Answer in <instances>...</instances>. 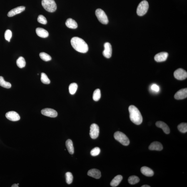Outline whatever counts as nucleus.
<instances>
[{"label": "nucleus", "instance_id": "nucleus-37", "mask_svg": "<svg viewBox=\"0 0 187 187\" xmlns=\"http://www.w3.org/2000/svg\"><path fill=\"white\" fill-rule=\"evenodd\" d=\"M150 186L149 185H143L142 186H141V187H150Z\"/></svg>", "mask_w": 187, "mask_h": 187}, {"label": "nucleus", "instance_id": "nucleus-8", "mask_svg": "<svg viewBox=\"0 0 187 187\" xmlns=\"http://www.w3.org/2000/svg\"><path fill=\"white\" fill-rule=\"evenodd\" d=\"M100 129L98 125L93 123L90 127L89 135L93 139H96L99 136Z\"/></svg>", "mask_w": 187, "mask_h": 187}, {"label": "nucleus", "instance_id": "nucleus-4", "mask_svg": "<svg viewBox=\"0 0 187 187\" xmlns=\"http://www.w3.org/2000/svg\"><path fill=\"white\" fill-rule=\"evenodd\" d=\"M114 137L115 139L124 146H127L129 145L130 140L124 133L120 131H117L115 133Z\"/></svg>", "mask_w": 187, "mask_h": 187}, {"label": "nucleus", "instance_id": "nucleus-18", "mask_svg": "<svg viewBox=\"0 0 187 187\" xmlns=\"http://www.w3.org/2000/svg\"><path fill=\"white\" fill-rule=\"evenodd\" d=\"M141 172L143 175L146 176L151 177L154 175V172L153 170L146 166H143L141 167Z\"/></svg>", "mask_w": 187, "mask_h": 187}, {"label": "nucleus", "instance_id": "nucleus-22", "mask_svg": "<svg viewBox=\"0 0 187 187\" xmlns=\"http://www.w3.org/2000/svg\"><path fill=\"white\" fill-rule=\"evenodd\" d=\"M66 145L69 153L71 155L73 154L74 153V148H73V143L72 140L71 139L67 140Z\"/></svg>", "mask_w": 187, "mask_h": 187}, {"label": "nucleus", "instance_id": "nucleus-25", "mask_svg": "<svg viewBox=\"0 0 187 187\" xmlns=\"http://www.w3.org/2000/svg\"><path fill=\"white\" fill-rule=\"evenodd\" d=\"M78 85L76 83H71L69 87V91L71 95L74 94L77 89Z\"/></svg>", "mask_w": 187, "mask_h": 187}, {"label": "nucleus", "instance_id": "nucleus-19", "mask_svg": "<svg viewBox=\"0 0 187 187\" xmlns=\"http://www.w3.org/2000/svg\"><path fill=\"white\" fill-rule=\"evenodd\" d=\"M36 32L38 36L42 38H46L49 36V33L43 28H38L36 29Z\"/></svg>", "mask_w": 187, "mask_h": 187}, {"label": "nucleus", "instance_id": "nucleus-27", "mask_svg": "<svg viewBox=\"0 0 187 187\" xmlns=\"http://www.w3.org/2000/svg\"><path fill=\"white\" fill-rule=\"evenodd\" d=\"M101 97V92L99 89H96L94 91L93 94V99L95 101H99Z\"/></svg>", "mask_w": 187, "mask_h": 187}, {"label": "nucleus", "instance_id": "nucleus-3", "mask_svg": "<svg viewBox=\"0 0 187 187\" xmlns=\"http://www.w3.org/2000/svg\"><path fill=\"white\" fill-rule=\"evenodd\" d=\"M42 5L44 9L49 12H54L57 8L54 0H42Z\"/></svg>", "mask_w": 187, "mask_h": 187}, {"label": "nucleus", "instance_id": "nucleus-9", "mask_svg": "<svg viewBox=\"0 0 187 187\" xmlns=\"http://www.w3.org/2000/svg\"><path fill=\"white\" fill-rule=\"evenodd\" d=\"M41 113L44 116L51 118L56 117L58 116L57 112L52 108H44L41 110Z\"/></svg>", "mask_w": 187, "mask_h": 187}, {"label": "nucleus", "instance_id": "nucleus-17", "mask_svg": "<svg viewBox=\"0 0 187 187\" xmlns=\"http://www.w3.org/2000/svg\"><path fill=\"white\" fill-rule=\"evenodd\" d=\"M87 174L88 176L99 179L101 176V172L99 170L96 169H92L88 171Z\"/></svg>", "mask_w": 187, "mask_h": 187}, {"label": "nucleus", "instance_id": "nucleus-11", "mask_svg": "<svg viewBox=\"0 0 187 187\" xmlns=\"http://www.w3.org/2000/svg\"><path fill=\"white\" fill-rule=\"evenodd\" d=\"M6 118L8 120L12 121H19L20 119L19 115L16 112L13 111L8 112L5 115Z\"/></svg>", "mask_w": 187, "mask_h": 187}, {"label": "nucleus", "instance_id": "nucleus-32", "mask_svg": "<svg viewBox=\"0 0 187 187\" xmlns=\"http://www.w3.org/2000/svg\"><path fill=\"white\" fill-rule=\"evenodd\" d=\"M4 37L5 39L8 42H10V40L12 37V32L10 30H7L6 31L5 33Z\"/></svg>", "mask_w": 187, "mask_h": 187}, {"label": "nucleus", "instance_id": "nucleus-5", "mask_svg": "<svg viewBox=\"0 0 187 187\" xmlns=\"http://www.w3.org/2000/svg\"><path fill=\"white\" fill-rule=\"evenodd\" d=\"M149 8V4L147 1H142L138 5L137 10V14L139 16L144 15L147 12Z\"/></svg>", "mask_w": 187, "mask_h": 187}, {"label": "nucleus", "instance_id": "nucleus-23", "mask_svg": "<svg viewBox=\"0 0 187 187\" xmlns=\"http://www.w3.org/2000/svg\"><path fill=\"white\" fill-rule=\"evenodd\" d=\"M16 64L18 67L22 68L25 67L26 65V62L24 58L20 57L17 60Z\"/></svg>", "mask_w": 187, "mask_h": 187}, {"label": "nucleus", "instance_id": "nucleus-28", "mask_svg": "<svg viewBox=\"0 0 187 187\" xmlns=\"http://www.w3.org/2000/svg\"><path fill=\"white\" fill-rule=\"evenodd\" d=\"M39 56L41 59L45 61H49L52 59L51 57L46 53L41 52L40 53Z\"/></svg>", "mask_w": 187, "mask_h": 187}, {"label": "nucleus", "instance_id": "nucleus-21", "mask_svg": "<svg viewBox=\"0 0 187 187\" xmlns=\"http://www.w3.org/2000/svg\"><path fill=\"white\" fill-rule=\"evenodd\" d=\"M123 177L121 175H118L115 177L112 180L110 185L112 187H116L118 186L122 180Z\"/></svg>", "mask_w": 187, "mask_h": 187}, {"label": "nucleus", "instance_id": "nucleus-26", "mask_svg": "<svg viewBox=\"0 0 187 187\" xmlns=\"http://www.w3.org/2000/svg\"><path fill=\"white\" fill-rule=\"evenodd\" d=\"M140 181V179L138 176H130L128 178V182L130 184L134 185Z\"/></svg>", "mask_w": 187, "mask_h": 187}, {"label": "nucleus", "instance_id": "nucleus-34", "mask_svg": "<svg viewBox=\"0 0 187 187\" xmlns=\"http://www.w3.org/2000/svg\"><path fill=\"white\" fill-rule=\"evenodd\" d=\"M100 151L101 150L100 148L98 147H96L91 150V154L93 156H97L100 154Z\"/></svg>", "mask_w": 187, "mask_h": 187}, {"label": "nucleus", "instance_id": "nucleus-1", "mask_svg": "<svg viewBox=\"0 0 187 187\" xmlns=\"http://www.w3.org/2000/svg\"><path fill=\"white\" fill-rule=\"evenodd\" d=\"M71 44L73 49L78 52L86 53L88 50L87 44L83 39L78 37H74L72 38Z\"/></svg>", "mask_w": 187, "mask_h": 187}, {"label": "nucleus", "instance_id": "nucleus-31", "mask_svg": "<svg viewBox=\"0 0 187 187\" xmlns=\"http://www.w3.org/2000/svg\"><path fill=\"white\" fill-rule=\"evenodd\" d=\"M66 181L68 184H71L72 183L73 177L72 174L69 172H68L66 174Z\"/></svg>", "mask_w": 187, "mask_h": 187}, {"label": "nucleus", "instance_id": "nucleus-15", "mask_svg": "<svg viewBox=\"0 0 187 187\" xmlns=\"http://www.w3.org/2000/svg\"><path fill=\"white\" fill-rule=\"evenodd\" d=\"M149 149L151 151H161L163 149V146L159 142L154 141L150 145Z\"/></svg>", "mask_w": 187, "mask_h": 187}, {"label": "nucleus", "instance_id": "nucleus-10", "mask_svg": "<svg viewBox=\"0 0 187 187\" xmlns=\"http://www.w3.org/2000/svg\"><path fill=\"white\" fill-rule=\"evenodd\" d=\"M104 50L103 52V54L104 57L107 58H110L111 57L112 55V47L110 43L106 42L104 44Z\"/></svg>", "mask_w": 187, "mask_h": 187}, {"label": "nucleus", "instance_id": "nucleus-24", "mask_svg": "<svg viewBox=\"0 0 187 187\" xmlns=\"http://www.w3.org/2000/svg\"><path fill=\"white\" fill-rule=\"evenodd\" d=\"M0 86L6 88H11V83L5 81L2 76H0Z\"/></svg>", "mask_w": 187, "mask_h": 187}, {"label": "nucleus", "instance_id": "nucleus-13", "mask_svg": "<svg viewBox=\"0 0 187 187\" xmlns=\"http://www.w3.org/2000/svg\"><path fill=\"white\" fill-rule=\"evenodd\" d=\"M26 7L23 6L17 7L14 8L9 11L7 14V16L9 17L15 15L20 14L25 10Z\"/></svg>", "mask_w": 187, "mask_h": 187}, {"label": "nucleus", "instance_id": "nucleus-29", "mask_svg": "<svg viewBox=\"0 0 187 187\" xmlns=\"http://www.w3.org/2000/svg\"><path fill=\"white\" fill-rule=\"evenodd\" d=\"M178 129L180 132L183 133H186L187 132V123H182L178 125Z\"/></svg>", "mask_w": 187, "mask_h": 187}, {"label": "nucleus", "instance_id": "nucleus-14", "mask_svg": "<svg viewBox=\"0 0 187 187\" xmlns=\"http://www.w3.org/2000/svg\"><path fill=\"white\" fill-rule=\"evenodd\" d=\"M168 56V53L161 52L158 53L155 56V61L157 62H162L166 61Z\"/></svg>", "mask_w": 187, "mask_h": 187}, {"label": "nucleus", "instance_id": "nucleus-36", "mask_svg": "<svg viewBox=\"0 0 187 187\" xmlns=\"http://www.w3.org/2000/svg\"><path fill=\"white\" fill-rule=\"evenodd\" d=\"M19 185V184H15L12 185L11 186V187H18V185Z\"/></svg>", "mask_w": 187, "mask_h": 187}, {"label": "nucleus", "instance_id": "nucleus-16", "mask_svg": "<svg viewBox=\"0 0 187 187\" xmlns=\"http://www.w3.org/2000/svg\"><path fill=\"white\" fill-rule=\"evenodd\" d=\"M156 125L158 127L162 128L163 131L166 134H169L170 133V128L166 123L162 121H159L157 122Z\"/></svg>", "mask_w": 187, "mask_h": 187}, {"label": "nucleus", "instance_id": "nucleus-33", "mask_svg": "<svg viewBox=\"0 0 187 187\" xmlns=\"http://www.w3.org/2000/svg\"><path fill=\"white\" fill-rule=\"evenodd\" d=\"M37 20L38 22L42 24H46L47 23L46 18L43 15H39L38 17Z\"/></svg>", "mask_w": 187, "mask_h": 187}, {"label": "nucleus", "instance_id": "nucleus-2", "mask_svg": "<svg viewBox=\"0 0 187 187\" xmlns=\"http://www.w3.org/2000/svg\"><path fill=\"white\" fill-rule=\"evenodd\" d=\"M130 120L134 124L140 125L143 122V117L139 110L136 106L131 105L128 108Z\"/></svg>", "mask_w": 187, "mask_h": 187}, {"label": "nucleus", "instance_id": "nucleus-6", "mask_svg": "<svg viewBox=\"0 0 187 187\" xmlns=\"http://www.w3.org/2000/svg\"><path fill=\"white\" fill-rule=\"evenodd\" d=\"M96 14L97 17L100 22L104 24H107L108 20L107 16L104 11L101 9H97L96 11Z\"/></svg>", "mask_w": 187, "mask_h": 187}, {"label": "nucleus", "instance_id": "nucleus-7", "mask_svg": "<svg viewBox=\"0 0 187 187\" xmlns=\"http://www.w3.org/2000/svg\"><path fill=\"white\" fill-rule=\"evenodd\" d=\"M174 75L176 79L178 80H183L187 77V72L182 68H179L174 71Z\"/></svg>", "mask_w": 187, "mask_h": 187}, {"label": "nucleus", "instance_id": "nucleus-12", "mask_svg": "<svg viewBox=\"0 0 187 187\" xmlns=\"http://www.w3.org/2000/svg\"><path fill=\"white\" fill-rule=\"evenodd\" d=\"M187 97V88L179 90L175 94L174 98L176 100H180L184 99Z\"/></svg>", "mask_w": 187, "mask_h": 187}, {"label": "nucleus", "instance_id": "nucleus-35", "mask_svg": "<svg viewBox=\"0 0 187 187\" xmlns=\"http://www.w3.org/2000/svg\"><path fill=\"white\" fill-rule=\"evenodd\" d=\"M151 89L152 91L155 92H158L160 90L159 86L156 84H153L152 85Z\"/></svg>", "mask_w": 187, "mask_h": 187}, {"label": "nucleus", "instance_id": "nucleus-30", "mask_svg": "<svg viewBox=\"0 0 187 187\" xmlns=\"http://www.w3.org/2000/svg\"><path fill=\"white\" fill-rule=\"evenodd\" d=\"M41 80L42 82L44 84H49L50 83V81L46 73H42L41 74Z\"/></svg>", "mask_w": 187, "mask_h": 187}, {"label": "nucleus", "instance_id": "nucleus-20", "mask_svg": "<svg viewBox=\"0 0 187 187\" xmlns=\"http://www.w3.org/2000/svg\"><path fill=\"white\" fill-rule=\"evenodd\" d=\"M66 25L68 28L71 29H76L78 27L77 23L74 20L71 18H68L67 20Z\"/></svg>", "mask_w": 187, "mask_h": 187}]
</instances>
